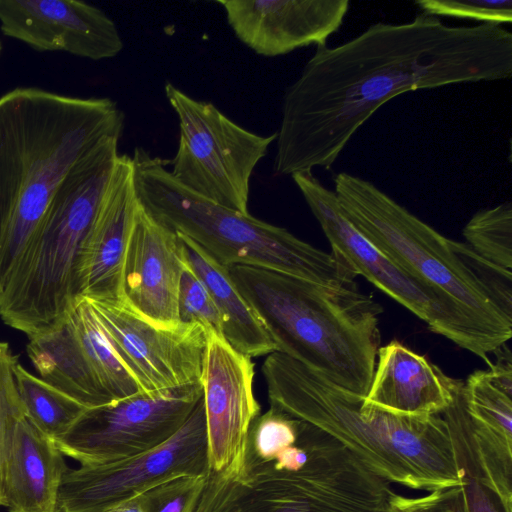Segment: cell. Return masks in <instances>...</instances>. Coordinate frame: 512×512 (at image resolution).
<instances>
[{
  "label": "cell",
  "mask_w": 512,
  "mask_h": 512,
  "mask_svg": "<svg viewBox=\"0 0 512 512\" xmlns=\"http://www.w3.org/2000/svg\"><path fill=\"white\" fill-rule=\"evenodd\" d=\"M0 29L34 50L93 61L113 58L124 47L115 22L83 1L0 0Z\"/></svg>",
  "instance_id": "obj_14"
},
{
  "label": "cell",
  "mask_w": 512,
  "mask_h": 512,
  "mask_svg": "<svg viewBox=\"0 0 512 512\" xmlns=\"http://www.w3.org/2000/svg\"><path fill=\"white\" fill-rule=\"evenodd\" d=\"M335 194L346 218L406 272L461 305L485 331L505 344L512 319L503 314L448 239L370 181L341 172Z\"/></svg>",
  "instance_id": "obj_8"
},
{
  "label": "cell",
  "mask_w": 512,
  "mask_h": 512,
  "mask_svg": "<svg viewBox=\"0 0 512 512\" xmlns=\"http://www.w3.org/2000/svg\"><path fill=\"white\" fill-rule=\"evenodd\" d=\"M142 208L185 235L223 266L274 270L329 286H355L357 274L338 255L302 241L282 227L207 200L178 183L165 162L136 147L131 157Z\"/></svg>",
  "instance_id": "obj_7"
},
{
  "label": "cell",
  "mask_w": 512,
  "mask_h": 512,
  "mask_svg": "<svg viewBox=\"0 0 512 512\" xmlns=\"http://www.w3.org/2000/svg\"><path fill=\"white\" fill-rule=\"evenodd\" d=\"M262 371L270 406L324 431L387 482L429 492L465 484L441 415L385 412L278 351L268 354Z\"/></svg>",
  "instance_id": "obj_3"
},
{
  "label": "cell",
  "mask_w": 512,
  "mask_h": 512,
  "mask_svg": "<svg viewBox=\"0 0 512 512\" xmlns=\"http://www.w3.org/2000/svg\"><path fill=\"white\" fill-rule=\"evenodd\" d=\"M124 127V112L108 97L36 87L0 97V297L66 176L105 139L121 138Z\"/></svg>",
  "instance_id": "obj_2"
},
{
  "label": "cell",
  "mask_w": 512,
  "mask_h": 512,
  "mask_svg": "<svg viewBox=\"0 0 512 512\" xmlns=\"http://www.w3.org/2000/svg\"><path fill=\"white\" fill-rule=\"evenodd\" d=\"M69 317L87 360L113 402L142 393L112 347L89 301L81 297Z\"/></svg>",
  "instance_id": "obj_23"
},
{
  "label": "cell",
  "mask_w": 512,
  "mask_h": 512,
  "mask_svg": "<svg viewBox=\"0 0 512 512\" xmlns=\"http://www.w3.org/2000/svg\"><path fill=\"white\" fill-rule=\"evenodd\" d=\"M202 396L201 381L142 392L88 408L54 442L63 455L81 465L123 460L154 449L171 438L186 422Z\"/></svg>",
  "instance_id": "obj_11"
},
{
  "label": "cell",
  "mask_w": 512,
  "mask_h": 512,
  "mask_svg": "<svg viewBox=\"0 0 512 512\" xmlns=\"http://www.w3.org/2000/svg\"><path fill=\"white\" fill-rule=\"evenodd\" d=\"M177 234L187 264L207 288L218 309L225 341L250 358L277 351L259 316L234 283L228 267L187 236Z\"/></svg>",
  "instance_id": "obj_21"
},
{
  "label": "cell",
  "mask_w": 512,
  "mask_h": 512,
  "mask_svg": "<svg viewBox=\"0 0 512 512\" xmlns=\"http://www.w3.org/2000/svg\"><path fill=\"white\" fill-rule=\"evenodd\" d=\"M209 468L203 396L182 427L154 449L112 463L67 469L57 512H103L175 477L207 476Z\"/></svg>",
  "instance_id": "obj_12"
},
{
  "label": "cell",
  "mask_w": 512,
  "mask_h": 512,
  "mask_svg": "<svg viewBox=\"0 0 512 512\" xmlns=\"http://www.w3.org/2000/svg\"><path fill=\"white\" fill-rule=\"evenodd\" d=\"M103 512H146L142 495L122 500Z\"/></svg>",
  "instance_id": "obj_33"
},
{
  "label": "cell",
  "mask_w": 512,
  "mask_h": 512,
  "mask_svg": "<svg viewBox=\"0 0 512 512\" xmlns=\"http://www.w3.org/2000/svg\"><path fill=\"white\" fill-rule=\"evenodd\" d=\"M511 76L512 34L501 25L449 26L426 13L373 24L338 46L317 47L287 87L273 171L329 170L364 123L405 92Z\"/></svg>",
  "instance_id": "obj_1"
},
{
  "label": "cell",
  "mask_w": 512,
  "mask_h": 512,
  "mask_svg": "<svg viewBox=\"0 0 512 512\" xmlns=\"http://www.w3.org/2000/svg\"><path fill=\"white\" fill-rule=\"evenodd\" d=\"M27 354L43 380L84 406L113 402L87 360L69 316L57 330L29 339Z\"/></svg>",
  "instance_id": "obj_22"
},
{
  "label": "cell",
  "mask_w": 512,
  "mask_h": 512,
  "mask_svg": "<svg viewBox=\"0 0 512 512\" xmlns=\"http://www.w3.org/2000/svg\"><path fill=\"white\" fill-rule=\"evenodd\" d=\"M424 13L500 25L512 21V0H420Z\"/></svg>",
  "instance_id": "obj_30"
},
{
  "label": "cell",
  "mask_w": 512,
  "mask_h": 512,
  "mask_svg": "<svg viewBox=\"0 0 512 512\" xmlns=\"http://www.w3.org/2000/svg\"><path fill=\"white\" fill-rule=\"evenodd\" d=\"M464 381L447 376L425 356L398 341L380 347L364 401L406 417L441 415Z\"/></svg>",
  "instance_id": "obj_19"
},
{
  "label": "cell",
  "mask_w": 512,
  "mask_h": 512,
  "mask_svg": "<svg viewBox=\"0 0 512 512\" xmlns=\"http://www.w3.org/2000/svg\"><path fill=\"white\" fill-rule=\"evenodd\" d=\"M463 486L468 512H512L487 486L469 478Z\"/></svg>",
  "instance_id": "obj_32"
},
{
  "label": "cell",
  "mask_w": 512,
  "mask_h": 512,
  "mask_svg": "<svg viewBox=\"0 0 512 512\" xmlns=\"http://www.w3.org/2000/svg\"><path fill=\"white\" fill-rule=\"evenodd\" d=\"M13 374L25 415L53 440L65 434L88 409L79 401L15 363Z\"/></svg>",
  "instance_id": "obj_24"
},
{
  "label": "cell",
  "mask_w": 512,
  "mask_h": 512,
  "mask_svg": "<svg viewBox=\"0 0 512 512\" xmlns=\"http://www.w3.org/2000/svg\"><path fill=\"white\" fill-rule=\"evenodd\" d=\"M291 177L330 242L331 252L357 276L366 278L424 321L432 332L491 364L488 355L503 343L481 328L451 297L413 277L368 241L346 218L335 192L312 173Z\"/></svg>",
  "instance_id": "obj_9"
},
{
  "label": "cell",
  "mask_w": 512,
  "mask_h": 512,
  "mask_svg": "<svg viewBox=\"0 0 512 512\" xmlns=\"http://www.w3.org/2000/svg\"><path fill=\"white\" fill-rule=\"evenodd\" d=\"M139 201L130 156H119L88 236L81 268L82 297L121 301L124 257Z\"/></svg>",
  "instance_id": "obj_18"
},
{
  "label": "cell",
  "mask_w": 512,
  "mask_h": 512,
  "mask_svg": "<svg viewBox=\"0 0 512 512\" xmlns=\"http://www.w3.org/2000/svg\"><path fill=\"white\" fill-rule=\"evenodd\" d=\"M207 476H179L142 493L146 512H195Z\"/></svg>",
  "instance_id": "obj_28"
},
{
  "label": "cell",
  "mask_w": 512,
  "mask_h": 512,
  "mask_svg": "<svg viewBox=\"0 0 512 512\" xmlns=\"http://www.w3.org/2000/svg\"><path fill=\"white\" fill-rule=\"evenodd\" d=\"M178 321L181 324H199L207 333L223 337L218 309L207 288L186 260L179 284Z\"/></svg>",
  "instance_id": "obj_27"
},
{
  "label": "cell",
  "mask_w": 512,
  "mask_h": 512,
  "mask_svg": "<svg viewBox=\"0 0 512 512\" xmlns=\"http://www.w3.org/2000/svg\"><path fill=\"white\" fill-rule=\"evenodd\" d=\"M467 245L485 260L512 269V204L475 213L463 229Z\"/></svg>",
  "instance_id": "obj_25"
},
{
  "label": "cell",
  "mask_w": 512,
  "mask_h": 512,
  "mask_svg": "<svg viewBox=\"0 0 512 512\" xmlns=\"http://www.w3.org/2000/svg\"><path fill=\"white\" fill-rule=\"evenodd\" d=\"M119 140L105 139L69 172L0 297L3 322L29 339L60 328L82 297L85 246L120 156Z\"/></svg>",
  "instance_id": "obj_6"
},
{
  "label": "cell",
  "mask_w": 512,
  "mask_h": 512,
  "mask_svg": "<svg viewBox=\"0 0 512 512\" xmlns=\"http://www.w3.org/2000/svg\"><path fill=\"white\" fill-rule=\"evenodd\" d=\"M1 50H2V44H1V42H0V53H1Z\"/></svg>",
  "instance_id": "obj_34"
},
{
  "label": "cell",
  "mask_w": 512,
  "mask_h": 512,
  "mask_svg": "<svg viewBox=\"0 0 512 512\" xmlns=\"http://www.w3.org/2000/svg\"><path fill=\"white\" fill-rule=\"evenodd\" d=\"M228 270L278 352L366 396L381 342L378 302L357 285H321L244 265Z\"/></svg>",
  "instance_id": "obj_5"
},
{
  "label": "cell",
  "mask_w": 512,
  "mask_h": 512,
  "mask_svg": "<svg viewBox=\"0 0 512 512\" xmlns=\"http://www.w3.org/2000/svg\"><path fill=\"white\" fill-rule=\"evenodd\" d=\"M451 246L498 309L512 319V271L485 260L466 243L452 240Z\"/></svg>",
  "instance_id": "obj_29"
},
{
  "label": "cell",
  "mask_w": 512,
  "mask_h": 512,
  "mask_svg": "<svg viewBox=\"0 0 512 512\" xmlns=\"http://www.w3.org/2000/svg\"><path fill=\"white\" fill-rule=\"evenodd\" d=\"M236 37L256 54L275 57L325 46L341 27L348 0H219Z\"/></svg>",
  "instance_id": "obj_17"
},
{
  "label": "cell",
  "mask_w": 512,
  "mask_h": 512,
  "mask_svg": "<svg viewBox=\"0 0 512 512\" xmlns=\"http://www.w3.org/2000/svg\"><path fill=\"white\" fill-rule=\"evenodd\" d=\"M184 264L178 234L153 219L139 203L124 257L121 301L153 324L178 326Z\"/></svg>",
  "instance_id": "obj_16"
},
{
  "label": "cell",
  "mask_w": 512,
  "mask_h": 512,
  "mask_svg": "<svg viewBox=\"0 0 512 512\" xmlns=\"http://www.w3.org/2000/svg\"><path fill=\"white\" fill-rule=\"evenodd\" d=\"M17 362L6 342L0 341V506L4 470L18 421L25 416L13 374Z\"/></svg>",
  "instance_id": "obj_26"
},
{
  "label": "cell",
  "mask_w": 512,
  "mask_h": 512,
  "mask_svg": "<svg viewBox=\"0 0 512 512\" xmlns=\"http://www.w3.org/2000/svg\"><path fill=\"white\" fill-rule=\"evenodd\" d=\"M54 440L25 415L17 423L4 470L1 506L9 512H57L68 467Z\"/></svg>",
  "instance_id": "obj_20"
},
{
  "label": "cell",
  "mask_w": 512,
  "mask_h": 512,
  "mask_svg": "<svg viewBox=\"0 0 512 512\" xmlns=\"http://www.w3.org/2000/svg\"><path fill=\"white\" fill-rule=\"evenodd\" d=\"M165 95L179 123L175 156L165 161L172 177L197 195L227 208L248 212L250 180L256 165L276 140L253 133L172 83Z\"/></svg>",
  "instance_id": "obj_10"
},
{
  "label": "cell",
  "mask_w": 512,
  "mask_h": 512,
  "mask_svg": "<svg viewBox=\"0 0 512 512\" xmlns=\"http://www.w3.org/2000/svg\"><path fill=\"white\" fill-rule=\"evenodd\" d=\"M88 301L143 392L201 382L208 338L201 325L161 327L122 301Z\"/></svg>",
  "instance_id": "obj_13"
},
{
  "label": "cell",
  "mask_w": 512,
  "mask_h": 512,
  "mask_svg": "<svg viewBox=\"0 0 512 512\" xmlns=\"http://www.w3.org/2000/svg\"><path fill=\"white\" fill-rule=\"evenodd\" d=\"M387 512H468L464 486L438 489L419 497L393 493Z\"/></svg>",
  "instance_id": "obj_31"
},
{
  "label": "cell",
  "mask_w": 512,
  "mask_h": 512,
  "mask_svg": "<svg viewBox=\"0 0 512 512\" xmlns=\"http://www.w3.org/2000/svg\"><path fill=\"white\" fill-rule=\"evenodd\" d=\"M394 492L342 444L302 421L298 436L247 433L209 471L195 512H387Z\"/></svg>",
  "instance_id": "obj_4"
},
{
  "label": "cell",
  "mask_w": 512,
  "mask_h": 512,
  "mask_svg": "<svg viewBox=\"0 0 512 512\" xmlns=\"http://www.w3.org/2000/svg\"><path fill=\"white\" fill-rule=\"evenodd\" d=\"M254 364L223 337L208 333L202 385L209 468L220 471L238 455L261 407L253 392Z\"/></svg>",
  "instance_id": "obj_15"
}]
</instances>
